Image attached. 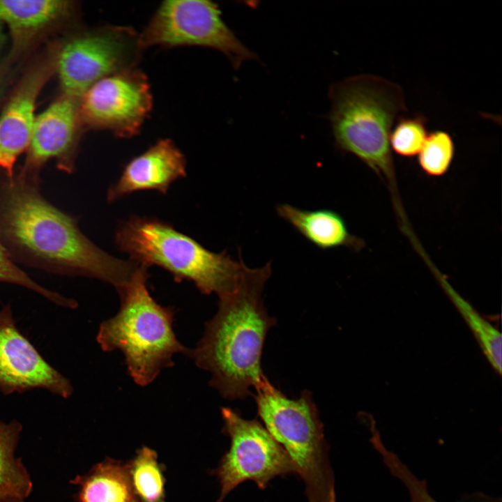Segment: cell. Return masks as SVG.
Returning a JSON list of instances; mask_svg holds the SVG:
<instances>
[{
	"instance_id": "7c38bea8",
	"label": "cell",
	"mask_w": 502,
	"mask_h": 502,
	"mask_svg": "<svg viewBox=\"0 0 502 502\" xmlns=\"http://www.w3.org/2000/svg\"><path fill=\"white\" fill-rule=\"evenodd\" d=\"M44 389L71 396L70 381L50 365L17 328L11 307L0 310V391L5 395Z\"/></svg>"
},
{
	"instance_id": "2e32d148",
	"label": "cell",
	"mask_w": 502,
	"mask_h": 502,
	"mask_svg": "<svg viewBox=\"0 0 502 502\" xmlns=\"http://www.w3.org/2000/svg\"><path fill=\"white\" fill-rule=\"evenodd\" d=\"M276 211L280 218L320 249L346 247L360 250L364 245L361 238L349 231L343 218L333 210L308 211L282 204L277 206Z\"/></svg>"
},
{
	"instance_id": "7a4b0ae2",
	"label": "cell",
	"mask_w": 502,
	"mask_h": 502,
	"mask_svg": "<svg viewBox=\"0 0 502 502\" xmlns=\"http://www.w3.org/2000/svg\"><path fill=\"white\" fill-rule=\"evenodd\" d=\"M271 263L243 265L234 287L218 296V310L205 324L203 337L187 355L211 374L210 385L227 400L245 399L266 376L261 360L265 337L276 324L264 305L262 291Z\"/></svg>"
},
{
	"instance_id": "52a82bcc",
	"label": "cell",
	"mask_w": 502,
	"mask_h": 502,
	"mask_svg": "<svg viewBox=\"0 0 502 502\" xmlns=\"http://www.w3.org/2000/svg\"><path fill=\"white\" fill-rule=\"evenodd\" d=\"M143 52L139 33L130 26L104 25L76 33L59 45L56 71L62 93L80 98L103 77L136 68Z\"/></svg>"
},
{
	"instance_id": "44dd1931",
	"label": "cell",
	"mask_w": 502,
	"mask_h": 502,
	"mask_svg": "<svg viewBox=\"0 0 502 502\" xmlns=\"http://www.w3.org/2000/svg\"><path fill=\"white\" fill-rule=\"evenodd\" d=\"M455 154L452 136L443 130L429 133L418 155V161L423 172L431 177H440L450 169Z\"/></svg>"
},
{
	"instance_id": "5bb4252c",
	"label": "cell",
	"mask_w": 502,
	"mask_h": 502,
	"mask_svg": "<svg viewBox=\"0 0 502 502\" xmlns=\"http://www.w3.org/2000/svg\"><path fill=\"white\" fill-rule=\"evenodd\" d=\"M186 176L185 156L169 139H162L123 167L117 181L107 193L113 202L132 192L156 190L166 194L169 185Z\"/></svg>"
},
{
	"instance_id": "3957f363",
	"label": "cell",
	"mask_w": 502,
	"mask_h": 502,
	"mask_svg": "<svg viewBox=\"0 0 502 502\" xmlns=\"http://www.w3.org/2000/svg\"><path fill=\"white\" fill-rule=\"evenodd\" d=\"M328 95L336 147L393 181L389 137L397 118L406 111L402 87L378 75L361 74L332 84Z\"/></svg>"
},
{
	"instance_id": "ba28073f",
	"label": "cell",
	"mask_w": 502,
	"mask_h": 502,
	"mask_svg": "<svg viewBox=\"0 0 502 502\" xmlns=\"http://www.w3.org/2000/svg\"><path fill=\"white\" fill-rule=\"evenodd\" d=\"M139 40L144 51L153 46L212 48L225 54L236 70L243 61L257 59L223 21L218 5L209 1H162Z\"/></svg>"
},
{
	"instance_id": "6da1fadb",
	"label": "cell",
	"mask_w": 502,
	"mask_h": 502,
	"mask_svg": "<svg viewBox=\"0 0 502 502\" xmlns=\"http://www.w3.org/2000/svg\"><path fill=\"white\" fill-rule=\"evenodd\" d=\"M0 243L15 262L98 279L117 291L139 266L96 245L81 231L77 218L43 197L40 179L19 170L10 176L0 169Z\"/></svg>"
},
{
	"instance_id": "9c48e42d",
	"label": "cell",
	"mask_w": 502,
	"mask_h": 502,
	"mask_svg": "<svg viewBox=\"0 0 502 502\" xmlns=\"http://www.w3.org/2000/svg\"><path fill=\"white\" fill-rule=\"evenodd\" d=\"M222 432L231 441L229 450L213 471L220 482L222 502L238 485L254 481L264 489L277 476L296 473L287 452L257 420H245L227 407L221 408Z\"/></svg>"
},
{
	"instance_id": "d4e9b609",
	"label": "cell",
	"mask_w": 502,
	"mask_h": 502,
	"mask_svg": "<svg viewBox=\"0 0 502 502\" xmlns=\"http://www.w3.org/2000/svg\"><path fill=\"white\" fill-rule=\"evenodd\" d=\"M3 28V26L0 24V98L2 95L5 81L6 67L4 66L3 54L7 41V36L5 34Z\"/></svg>"
},
{
	"instance_id": "e0dca14e",
	"label": "cell",
	"mask_w": 502,
	"mask_h": 502,
	"mask_svg": "<svg viewBox=\"0 0 502 502\" xmlns=\"http://www.w3.org/2000/svg\"><path fill=\"white\" fill-rule=\"evenodd\" d=\"M71 483L79 487V502H138L126 464L107 458Z\"/></svg>"
},
{
	"instance_id": "277c9868",
	"label": "cell",
	"mask_w": 502,
	"mask_h": 502,
	"mask_svg": "<svg viewBox=\"0 0 502 502\" xmlns=\"http://www.w3.org/2000/svg\"><path fill=\"white\" fill-rule=\"evenodd\" d=\"M148 267L139 265L128 282L117 291L121 307L100 325L97 342L105 351L120 350L129 374L139 386L151 383L173 356L189 349L177 339L172 307L158 304L147 288Z\"/></svg>"
},
{
	"instance_id": "7402d4cb",
	"label": "cell",
	"mask_w": 502,
	"mask_h": 502,
	"mask_svg": "<svg viewBox=\"0 0 502 502\" xmlns=\"http://www.w3.org/2000/svg\"><path fill=\"white\" fill-rule=\"evenodd\" d=\"M427 122L426 117L421 114L399 116L389 137L391 151L404 158L418 155L428 135Z\"/></svg>"
},
{
	"instance_id": "603a6c76",
	"label": "cell",
	"mask_w": 502,
	"mask_h": 502,
	"mask_svg": "<svg viewBox=\"0 0 502 502\" xmlns=\"http://www.w3.org/2000/svg\"><path fill=\"white\" fill-rule=\"evenodd\" d=\"M370 443L381 455L391 474L400 480L408 489L410 502H437L429 494L426 481L418 479L395 453L387 449L375 425L370 426Z\"/></svg>"
},
{
	"instance_id": "5b68a950",
	"label": "cell",
	"mask_w": 502,
	"mask_h": 502,
	"mask_svg": "<svg viewBox=\"0 0 502 502\" xmlns=\"http://www.w3.org/2000/svg\"><path fill=\"white\" fill-rule=\"evenodd\" d=\"M115 243L130 261L146 267L156 265L175 281L192 282L204 294L218 296L237 282L244 263L226 251L215 253L158 219L132 216L118 226Z\"/></svg>"
},
{
	"instance_id": "d6986e66",
	"label": "cell",
	"mask_w": 502,
	"mask_h": 502,
	"mask_svg": "<svg viewBox=\"0 0 502 502\" xmlns=\"http://www.w3.org/2000/svg\"><path fill=\"white\" fill-rule=\"evenodd\" d=\"M152 449L143 447L127 464L131 485L138 502H164L165 478Z\"/></svg>"
},
{
	"instance_id": "8992f818",
	"label": "cell",
	"mask_w": 502,
	"mask_h": 502,
	"mask_svg": "<svg viewBox=\"0 0 502 502\" xmlns=\"http://www.w3.org/2000/svg\"><path fill=\"white\" fill-rule=\"evenodd\" d=\"M253 395L264 427L291 460L305 485L309 502H336L324 426L312 393L288 398L265 376Z\"/></svg>"
},
{
	"instance_id": "4fadbf2b",
	"label": "cell",
	"mask_w": 502,
	"mask_h": 502,
	"mask_svg": "<svg viewBox=\"0 0 502 502\" xmlns=\"http://www.w3.org/2000/svg\"><path fill=\"white\" fill-rule=\"evenodd\" d=\"M58 45L50 48L24 73L0 115V169L12 176L17 158L31 139L36 103L56 72Z\"/></svg>"
},
{
	"instance_id": "8fae6325",
	"label": "cell",
	"mask_w": 502,
	"mask_h": 502,
	"mask_svg": "<svg viewBox=\"0 0 502 502\" xmlns=\"http://www.w3.org/2000/svg\"><path fill=\"white\" fill-rule=\"evenodd\" d=\"M79 98L62 93L39 115L36 116L26 158L18 170L26 176L40 179V172L48 160L71 174L82 134L85 130Z\"/></svg>"
},
{
	"instance_id": "cb8c5ba5",
	"label": "cell",
	"mask_w": 502,
	"mask_h": 502,
	"mask_svg": "<svg viewBox=\"0 0 502 502\" xmlns=\"http://www.w3.org/2000/svg\"><path fill=\"white\" fill-rule=\"evenodd\" d=\"M0 282L10 283L29 289L40 294L55 305L65 308L77 307L75 300L67 298L58 292L50 290L34 281L19 268L0 243Z\"/></svg>"
},
{
	"instance_id": "ffe728a7",
	"label": "cell",
	"mask_w": 502,
	"mask_h": 502,
	"mask_svg": "<svg viewBox=\"0 0 502 502\" xmlns=\"http://www.w3.org/2000/svg\"><path fill=\"white\" fill-rule=\"evenodd\" d=\"M444 288L478 341L485 357L492 367L500 374L501 373V333L447 283L444 284Z\"/></svg>"
},
{
	"instance_id": "30bf717a",
	"label": "cell",
	"mask_w": 502,
	"mask_h": 502,
	"mask_svg": "<svg viewBox=\"0 0 502 502\" xmlns=\"http://www.w3.org/2000/svg\"><path fill=\"white\" fill-rule=\"evenodd\" d=\"M152 106L148 78L137 68L103 77L79 99L85 129L108 130L123 138L139 132Z\"/></svg>"
},
{
	"instance_id": "9a60e30c",
	"label": "cell",
	"mask_w": 502,
	"mask_h": 502,
	"mask_svg": "<svg viewBox=\"0 0 502 502\" xmlns=\"http://www.w3.org/2000/svg\"><path fill=\"white\" fill-rule=\"evenodd\" d=\"M73 1L61 0H0V24L8 29L11 48L8 61L22 54L40 33L56 23L73 17Z\"/></svg>"
},
{
	"instance_id": "ac0fdd59",
	"label": "cell",
	"mask_w": 502,
	"mask_h": 502,
	"mask_svg": "<svg viewBox=\"0 0 502 502\" xmlns=\"http://www.w3.org/2000/svg\"><path fill=\"white\" fill-rule=\"evenodd\" d=\"M22 425L0 421V502H24L32 490L29 474L15 456Z\"/></svg>"
}]
</instances>
